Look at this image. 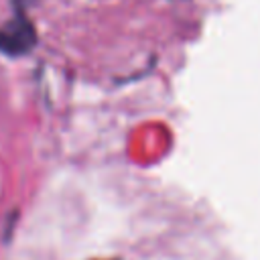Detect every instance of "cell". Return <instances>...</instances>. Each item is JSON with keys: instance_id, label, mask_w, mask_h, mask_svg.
<instances>
[{"instance_id": "obj_1", "label": "cell", "mask_w": 260, "mask_h": 260, "mask_svg": "<svg viewBox=\"0 0 260 260\" xmlns=\"http://www.w3.org/2000/svg\"><path fill=\"white\" fill-rule=\"evenodd\" d=\"M35 43H37L35 26L26 18L24 6L16 2V16L0 26V51L10 57H20L30 53Z\"/></svg>"}]
</instances>
